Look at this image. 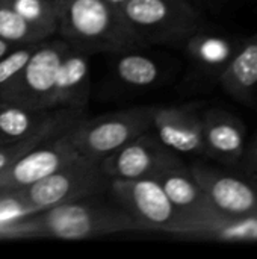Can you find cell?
Instances as JSON below:
<instances>
[{
    "instance_id": "12",
    "label": "cell",
    "mask_w": 257,
    "mask_h": 259,
    "mask_svg": "<svg viewBox=\"0 0 257 259\" xmlns=\"http://www.w3.org/2000/svg\"><path fill=\"white\" fill-rule=\"evenodd\" d=\"M151 131L176 153L208 156L201 114L194 106H153Z\"/></svg>"
},
{
    "instance_id": "8",
    "label": "cell",
    "mask_w": 257,
    "mask_h": 259,
    "mask_svg": "<svg viewBox=\"0 0 257 259\" xmlns=\"http://www.w3.org/2000/svg\"><path fill=\"white\" fill-rule=\"evenodd\" d=\"M182 162L176 152L165 147L148 131L100 161L103 173L112 179H155L162 170Z\"/></svg>"
},
{
    "instance_id": "9",
    "label": "cell",
    "mask_w": 257,
    "mask_h": 259,
    "mask_svg": "<svg viewBox=\"0 0 257 259\" xmlns=\"http://www.w3.org/2000/svg\"><path fill=\"white\" fill-rule=\"evenodd\" d=\"M77 156L80 155L67 134L45 140L0 171V193H15L27 188Z\"/></svg>"
},
{
    "instance_id": "18",
    "label": "cell",
    "mask_w": 257,
    "mask_h": 259,
    "mask_svg": "<svg viewBox=\"0 0 257 259\" xmlns=\"http://www.w3.org/2000/svg\"><path fill=\"white\" fill-rule=\"evenodd\" d=\"M186 238L221 243H257V214L229 217L215 212L200 222Z\"/></svg>"
},
{
    "instance_id": "10",
    "label": "cell",
    "mask_w": 257,
    "mask_h": 259,
    "mask_svg": "<svg viewBox=\"0 0 257 259\" xmlns=\"http://www.w3.org/2000/svg\"><path fill=\"white\" fill-rule=\"evenodd\" d=\"M82 118H85V109H32L12 102H0V137L8 143L36 134L55 138L68 134Z\"/></svg>"
},
{
    "instance_id": "28",
    "label": "cell",
    "mask_w": 257,
    "mask_h": 259,
    "mask_svg": "<svg viewBox=\"0 0 257 259\" xmlns=\"http://www.w3.org/2000/svg\"><path fill=\"white\" fill-rule=\"evenodd\" d=\"M5 144H9V143H8V141H5V140L0 137V146H5Z\"/></svg>"
},
{
    "instance_id": "22",
    "label": "cell",
    "mask_w": 257,
    "mask_h": 259,
    "mask_svg": "<svg viewBox=\"0 0 257 259\" xmlns=\"http://www.w3.org/2000/svg\"><path fill=\"white\" fill-rule=\"evenodd\" d=\"M38 44L39 42L17 46L0 58V102L6 99L8 93L15 85L17 79L20 77L24 65L27 64Z\"/></svg>"
},
{
    "instance_id": "24",
    "label": "cell",
    "mask_w": 257,
    "mask_h": 259,
    "mask_svg": "<svg viewBox=\"0 0 257 259\" xmlns=\"http://www.w3.org/2000/svg\"><path fill=\"white\" fill-rule=\"evenodd\" d=\"M239 167L242 168L245 176L257 181V135L253 138V141L245 147V152L242 155Z\"/></svg>"
},
{
    "instance_id": "27",
    "label": "cell",
    "mask_w": 257,
    "mask_h": 259,
    "mask_svg": "<svg viewBox=\"0 0 257 259\" xmlns=\"http://www.w3.org/2000/svg\"><path fill=\"white\" fill-rule=\"evenodd\" d=\"M188 2H191L195 6H201V5H214L217 0H188Z\"/></svg>"
},
{
    "instance_id": "5",
    "label": "cell",
    "mask_w": 257,
    "mask_h": 259,
    "mask_svg": "<svg viewBox=\"0 0 257 259\" xmlns=\"http://www.w3.org/2000/svg\"><path fill=\"white\" fill-rule=\"evenodd\" d=\"M151 108L139 106L82 118L67 135L80 156L100 162L139 135L151 131Z\"/></svg>"
},
{
    "instance_id": "19",
    "label": "cell",
    "mask_w": 257,
    "mask_h": 259,
    "mask_svg": "<svg viewBox=\"0 0 257 259\" xmlns=\"http://www.w3.org/2000/svg\"><path fill=\"white\" fill-rule=\"evenodd\" d=\"M115 73L120 82L132 88H148L159 80V64L138 50L123 52L115 64Z\"/></svg>"
},
{
    "instance_id": "26",
    "label": "cell",
    "mask_w": 257,
    "mask_h": 259,
    "mask_svg": "<svg viewBox=\"0 0 257 259\" xmlns=\"http://www.w3.org/2000/svg\"><path fill=\"white\" fill-rule=\"evenodd\" d=\"M103 2H106L108 5H111V6L117 8V9H121V6H123L127 0H103Z\"/></svg>"
},
{
    "instance_id": "2",
    "label": "cell",
    "mask_w": 257,
    "mask_h": 259,
    "mask_svg": "<svg viewBox=\"0 0 257 259\" xmlns=\"http://www.w3.org/2000/svg\"><path fill=\"white\" fill-rule=\"evenodd\" d=\"M58 30L85 53H123L147 44L130 29L121 9L103 0H55Z\"/></svg>"
},
{
    "instance_id": "3",
    "label": "cell",
    "mask_w": 257,
    "mask_h": 259,
    "mask_svg": "<svg viewBox=\"0 0 257 259\" xmlns=\"http://www.w3.org/2000/svg\"><path fill=\"white\" fill-rule=\"evenodd\" d=\"M121 14L145 44L186 42L203 24L198 6L188 0H127Z\"/></svg>"
},
{
    "instance_id": "15",
    "label": "cell",
    "mask_w": 257,
    "mask_h": 259,
    "mask_svg": "<svg viewBox=\"0 0 257 259\" xmlns=\"http://www.w3.org/2000/svg\"><path fill=\"white\" fill-rule=\"evenodd\" d=\"M91 91L88 53L68 44L58 68L52 108L85 109Z\"/></svg>"
},
{
    "instance_id": "21",
    "label": "cell",
    "mask_w": 257,
    "mask_h": 259,
    "mask_svg": "<svg viewBox=\"0 0 257 259\" xmlns=\"http://www.w3.org/2000/svg\"><path fill=\"white\" fill-rule=\"evenodd\" d=\"M0 3L12 8L23 18L44 29L50 35L58 30L55 0H0Z\"/></svg>"
},
{
    "instance_id": "25",
    "label": "cell",
    "mask_w": 257,
    "mask_h": 259,
    "mask_svg": "<svg viewBox=\"0 0 257 259\" xmlns=\"http://www.w3.org/2000/svg\"><path fill=\"white\" fill-rule=\"evenodd\" d=\"M14 47H17V46H15V44H11V42H8V41H5V39L0 38V58H2L3 55H6L9 50H12Z\"/></svg>"
},
{
    "instance_id": "7",
    "label": "cell",
    "mask_w": 257,
    "mask_h": 259,
    "mask_svg": "<svg viewBox=\"0 0 257 259\" xmlns=\"http://www.w3.org/2000/svg\"><path fill=\"white\" fill-rule=\"evenodd\" d=\"M67 47L68 42L65 41L39 42L3 102L18 103L32 109H53L56 74Z\"/></svg>"
},
{
    "instance_id": "20",
    "label": "cell",
    "mask_w": 257,
    "mask_h": 259,
    "mask_svg": "<svg viewBox=\"0 0 257 259\" xmlns=\"http://www.w3.org/2000/svg\"><path fill=\"white\" fill-rule=\"evenodd\" d=\"M50 33H47L44 29L32 24L26 18H23L18 12H15L12 8L0 3V38L15 44V46H24V44H36L45 41Z\"/></svg>"
},
{
    "instance_id": "6",
    "label": "cell",
    "mask_w": 257,
    "mask_h": 259,
    "mask_svg": "<svg viewBox=\"0 0 257 259\" xmlns=\"http://www.w3.org/2000/svg\"><path fill=\"white\" fill-rule=\"evenodd\" d=\"M108 191L142 231H159L183 237L188 231L186 217L173 205L156 179H112Z\"/></svg>"
},
{
    "instance_id": "14",
    "label": "cell",
    "mask_w": 257,
    "mask_h": 259,
    "mask_svg": "<svg viewBox=\"0 0 257 259\" xmlns=\"http://www.w3.org/2000/svg\"><path fill=\"white\" fill-rule=\"evenodd\" d=\"M201 120L208 158L239 167L247 147V129L242 120L218 108L201 114Z\"/></svg>"
},
{
    "instance_id": "16",
    "label": "cell",
    "mask_w": 257,
    "mask_h": 259,
    "mask_svg": "<svg viewBox=\"0 0 257 259\" xmlns=\"http://www.w3.org/2000/svg\"><path fill=\"white\" fill-rule=\"evenodd\" d=\"M218 82L239 103H254L257 99V32L239 41L235 55Z\"/></svg>"
},
{
    "instance_id": "23",
    "label": "cell",
    "mask_w": 257,
    "mask_h": 259,
    "mask_svg": "<svg viewBox=\"0 0 257 259\" xmlns=\"http://www.w3.org/2000/svg\"><path fill=\"white\" fill-rule=\"evenodd\" d=\"M50 138L52 137H48V135L36 134V135L27 137L24 140H20V141H14V143L0 146V171L3 168H6L8 165H11L12 162H15L24 153H27L29 150L35 149L36 146H39L41 143H44L45 140H50Z\"/></svg>"
},
{
    "instance_id": "1",
    "label": "cell",
    "mask_w": 257,
    "mask_h": 259,
    "mask_svg": "<svg viewBox=\"0 0 257 259\" xmlns=\"http://www.w3.org/2000/svg\"><path fill=\"white\" fill-rule=\"evenodd\" d=\"M142 228L115 202L88 196L0 223V237H47L85 240Z\"/></svg>"
},
{
    "instance_id": "17",
    "label": "cell",
    "mask_w": 257,
    "mask_h": 259,
    "mask_svg": "<svg viewBox=\"0 0 257 259\" xmlns=\"http://www.w3.org/2000/svg\"><path fill=\"white\" fill-rule=\"evenodd\" d=\"M238 46L239 41L221 35L206 33L203 30L195 32L186 39V52L192 64L203 74L215 77L217 80L229 65Z\"/></svg>"
},
{
    "instance_id": "11",
    "label": "cell",
    "mask_w": 257,
    "mask_h": 259,
    "mask_svg": "<svg viewBox=\"0 0 257 259\" xmlns=\"http://www.w3.org/2000/svg\"><path fill=\"white\" fill-rule=\"evenodd\" d=\"M191 170L220 214L229 217L257 214V181L204 164H194Z\"/></svg>"
},
{
    "instance_id": "4",
    "label": "cell",
    "mask_w": 257,
    "mask_h": 259,
    "mask_svg": "<svg viewBox=\"0 0 257 259\" xmlns=\"http://www.w3.org/2000/svg\"><path fill=\"white\" fill-rule=\"evenodd\" d=\"M109 184L111 179L103 173L100 162L77 156L39 182L9 194L30 212H36L59 203L101 194L109 188Z\"/></svg>"
},
{
    "instance_id": "13",
    "label": "cell",
    "mask_w": 257,
    "mask_h": 259,
    "mask_svg": "<svg viewBox=\"0 0 257 259\" xmlns=\"http://www.w3.org/2000/svg\"><path fill=\"white\" fill-rule=\"evenodd\" d=\"M155 179L161 184L173 205L186 217L188 231L183 237H188L200 222L218 212L195 179L191 167H186L183 161L167 167Z\"/></svg>"
}]
</instances>
